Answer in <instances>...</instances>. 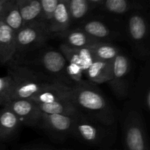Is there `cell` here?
<instances>
[{
	"instance_id": "5",
	"label": "cell",
	"mask_w": 150,
	"mask_h": 150,
	"mask_svg": "<svg viewBox=\"0 0 150 150\" xmlns=\"http://www.w3.org/2000/svg\"><path fill=\"white\" fill-rule=\"evenodd\" d=\"M7 65V74L13 79L11 100H32L45 84L50 83L40 75L14 60Z\"/></svg>"
},
{
	"instance_id": "9",
	"label": "cell",
	"mask_w": 150,
	"mask_h": 150,
	"mask_svg": "<svg viewBox=\"0 0 150 150\" xmlns=\"http://www.w3.org/2000/svg\"><path fill=\"white\" fill-rule=\"evenodd\" d=\"M131 69L130 57L125 53L120 51L113 60L112 76L108 83L114 95L119 100H124L130 95Z\"/></svg>"
},
{
	"instance_id": "25",
	"label": "cell",
	"mask_w": 150,
	"mask_h": 150,
	"mask_svg": "<svg viewBox=\"0 0 150 150\" xmlns=\"http://www.w3.org/2000/svg\"><path fill=\"white\" fill-rule=\"evenodd\" d=\"M88 48L91 50L95 60L101 61H113L121 51L115 45L108 42H98Z\"/></svg>"
},
{
	"instance_id": "1",
	"label": "cell",
	"mask_w": 150,
	"mask_h": 150,
	"mask_svg": "<svg viewBox=\"0 0 150 150\" xmlns=\"http://www.w3.org/2000/svg\"><path fill=\"white\" fill-rule=\"evenodd\" d=\"M70 100L83 115L108 127L115 125V110L95 84L84 80L72 86Z\"/></svg>"
},
{
	"instance_id": "13",
	"label": "cell",
	"mask_w": 150,
	"mask_h": 150,
	"mask_svg": "<svg viewBox=\"0 0 150 150\" xmlns=\"http://www.w3.org/2000/svg\"><path fill=\"white\" fill-rule=\"evenodd\" d=\"M4 107L11 110L22 125L38 127L42 112L39 110L37 103L32 100L13 99Z\"/></svg>"
},
{
	"instance_id": "31",
	"label": "cell",
	"mask_w": 150,
	"mask_h": 150,
	"mask_svg": "<svg viewBox=\"0 0 150 150\" xmlns=\"http://www.w3.org/2000/svg\"><path fill=\"white\" fill-rule=\"evenodd\" d=\"M0 22H1V18H0Z\"/></svg>"
},
{
	"instance_id": "14",
	"label": "cell",
	"mask_w": 150,
	"mask_h": 150,
	"mask_svg": "<svg viewBox=\"0 0 150 150\" xmlns=\"http://www.w3.org/2000/svg\"><path fill=\"white\" fill-rule=\"evenodd\" d=\"M71 87L59 83H48L32 99L39 104H48L59 101H70Z\"/></svg>"
},
{
	"instance_id": "7",
	"label": "cell",
	"mask_w": 150,
	"mask_h": 150,
	"mask_svg": "<svg viewBox=\"0 0 150 150\" xmlns=\"http://www.w3.org/2000/svg\"><path fill=\"white\" fill-rule=\"evenodd\" d=\"M48 28L41 23L24 26L16 33V52L13 60H18L26 54L40 49L51 39Z\"/></svg>"
},
{
	"instance_id": "17",
	"label": "cell",
	"mask_w": 150,
	"mask_h": 150,
	"mask_svg": "<svg viewBox=\"0 0 150 150\" xmlns=\"http://www.w3.org/2000/svg\"><path fill=\"white\" fill-rule=\"evenodd\" d=\"M59 50L63 54L67 62L80 66L83 69L84 73L95 60L91 50L87 48H71L61 43L59 47Z\"/></svg>"
},
{
	"instance_id": "16",
	"label": "cell",
	"mask_w": 150,
	"mask_h": 150,
	"mask_svg": "<svg viewBox=\"0 0 150 150\" xmlns=\"http://www.w3.org/2000/svg\"><path fill=\"white\" fill-rule=\"evenodd\" d=\"M16 52V33L4 22H0V64L13 60Z\"/></svg>"
},
{
	"instance_id": "8",
	"label": "cell",
	"mask_w": 150,
	"mask_h": 150,
	"mask_svg": "<svg viewBox=\"0 0 150 150\" xmlns=\"http://www.w3.org/2000/svg\"><path fill=\"white\" fill-rule=\"evenodd\" d=\"M75 27L79 28L98 42L112 43L113 41L125 38L124 27L114 26L109 19L103 18L88 17Z\"/></svg>"
},
{
	"instance_id": "10",
	"label": "cell",
	"mask_w": 150,
	"mask_h": 150,
	"mask_svg": "<svg viewBox=\"0 0 150 150\" xmlns=\"http://www.w3.org/2000/svg\"><path fill=\"white\" fill-rule=\"evenodd\" d=\"M78 116L73 117L41 113L38 127L43 129L54 139L63 141L67 137L72 136V132Z\"/></svg>"
},
{
	"instance_id": "18",
	"label": "cell",
	"mask_w": 150,
	"mask_h": 150,
	"mask_svg": "<svg viewBox=\"0 0 150 150\" xmlns=\"http://www.w3.org/2000/svg\"><path fill=\"white\" fill-rule=\"evenodd\" d=\"M113 61L95 60L89 68L86 70V76L88 81L93 84L108 83L112 76Z\"/></svg>"
},
{
	"instance_id": "27",
	"label": "cell",
	"mask_w": 150,
	"mask_h": 150,
	"mask_svg": "<svg viewBox=\"0 0 150 150\" xmlns=\"http://www.w3.org/2000/svg\"><path fill=\"white\" fill-rule=\"evenodd\" d=\"M13 79L10 75L0 77V105L4 107L11 100Z\"/></svg>"
},
{
	"instance_id": "15",
	"label": "cell",
	"mask_w": 150,
	"mask_h": 150,
	"mask_svg": "<svg viewBox=\"0 0 150 150\" xmlns=\"http://www.w3.org/2000/svg\"><path fill=\"white\" fill-rule=\"evenodd\" d=\"M73 27L67 0H59L48 30L51 38H60Z\"/></svg>"
},
{
	"instance_id": "19",
	"label": "cell",
	"mask_w": 150,
	"mask_h": 150,
	"mask_svg": "<svg viewBox=\"0 0 150 150\" xmlns=\"http://www.w3.org/2000/svg\"><path fill=\"white\" fill-rule=\"evenodd\" d=\"M59 38L62 40V43L76 48H88L98 42V41L77 27L70 28Z\"/></svg>"
},
{
	"instance_id": "26",
	"label": "cell",
	"mask_w": 150,
	"mask_h": 150,
	"mask_svg": "<svg viewBox=\"0 0 150 150\" xmlns=\"http://www.w3.org/2000/svg\"><path fill=\"white\" fill-rule=\"evenodd\" d=\"M59 0H40L41 14L38 23L48 28Z\"/></svg>"
},
{
	"instance_id": "4",
	"label": "cell",
	"mask_w": 150,
	"mask_h": 150,
	"mask_svg": "<svg viewBox=\"0 0 150 150\" xmlns=\"http://www.w3.org/2000/svg\"><path fill=\"white\" fill-rule=\"evenodd\" d=\"M143 111L130 100L122 114V127L125 150H149Z\"/></svg>"
},
{
	"instance_id": "30",
	"label": "cell",
	"mask_w": 150,
	"mask_h": 150,
	"mask_svg": "<svg viewBox=\"0 0 150 150\" xmlns=\"http://www.w3.org/2000/svg\"><path fill=\"white\" fill-rule=\"evenodd\" d=\"M8 1L9 0H0V18H1V16H2L6 7H7Z\"/></svg>"
},
{
	"instance_id": "2",
	"label": "cell",
	"mask_w": 150,
	"mask_h": 150,
	"mask_svg": "<svg viewBox=\"0 0 150 150\" xmlns=\"http://www.w3.org/2000/svg\"><path fill=\"white\" fill-rule=\"evenodd\" d=\"M14 61L40 75L50 83H59L69 87L74 86L67 78V62L59 50L45 45Z\"/></svg>"
},
{
	"instance_id": "12",
	"label": "cell",
	"mask_w": 150,
	"mask_h": 150,
	"mask_svg": "<svg viewBox=\"0 0 150 150\" xmlns=\"http://www.w3.org/2000/svg\"><path fill=\"white\" fill-rule=\"evenodd\" d=\"M130 102L142 111L150 110V69L149 60L142 67L136 84L132 91Z\"/></svg>"
},
{
	"instance_id": "23",
	"label": "cell",
	"mask_w": 150,
	"mask_h": 150,
	"mask_svg": "<svg viewBox=\"0 0 150 150\" xmlns=\"http://www.w3.org/2000/svg\"><path fill=\"white\" fill-rule=\"evenodd\" d=\"M1 20L15 33L24 26L16 0H9L7 7L1 16Z\"/></svg>"
},
{
	"instance_id": "21",
	"label": "cell",
	"mask_w": 150,
	"mask_h": 150,
	"mask_svg": "<svg viewBox=\"0 0 150 150\" xmlns=\"http://www.w3.org/2000/svg\"><path fill=\"white\" fill-rule=\"evenodd\" d=\"M24 26L38 23L41 14L40 0H16Z\"/></svg>"
},
{
	"instance_id": "6",
	"label": "cell",
	"mask_w": 150,
	"mask_h": 150,
	"mask_svg": "<svg viewBox=\"0 0 150 150\" xmlns=\"http://www.w3.org/2000/svg\"><path fill=\"white\" fill-rule=\"evenodd\" d=\"M114 127H108L81 114L76 117L72 136L89 145L105 146L114 142Z\"/></svg>"
},
{
	"instance_id": "24",
	"label": "cell",
	"mask_w": 150,
	"mask_h": 150,
	"mask_svg": "<svg viewBox=\"0 0 150 150\" xmlns=\"http://www.w3.org/2000/svg\"><path fill=\"white\" fill-rule=\"evenodd\" d=\"M37 105L41 112L47 114L76 117L81 114L70 101H59L48 104L37 103Z\"/></svg>"
},
{
	"instance_id": "20",
	"label": "cell",
	"mask_w": 150,
	"mask_h": 150,
	"mask_svg": "<svg viewBox=\"0 0 150 150\" xmlns=\"http://www.w3.org/2000/svg\"><path fill=\"white\" fill-rule=\"evenodd\" d=\"M21 125L19 119L11 110L2 107L0 109V141L10 139Z\"/></svg>"
},
{
	"instance_id": "3",
	"label": "cell",
	"mask_w": 150,
	"mask_h": 150,
	"mask_svg": "<svg viewBox=\"0 0 150 150\" xmlns=\"http://www.w3.org/2000/svg\"><path fill=\"white\" fill-rule=\"evenodd\" d=\"M147 10H136L127 15L123 23L125 38L134 54L144 61L149 60V23Z\"/></svg>"
},
{
	"instance_id": "29",
	"label": "cell",
	"mask_w": 150,
	"mask_h": 150,
	"mask_svg": "<svg viewBox=\"0 0 150 150\" xmlns=\"http://www.w3.org/2000/svg\"><path fill=\"white\" fill-rule=\"evenodd\" d=\"M21 150H53L48 147H44V146H27L24 147Z\"/></svg>"
},
{
	"instance_id": "11",
	"label": "cell",
	"mask_w": 150,
	"mask_h": 150,
	"mask_svg": "<svg viewBox=\"0 0 150 150\" xmlns=\"http://www.w3.org/2000/svg\"><path fill=\"white\" fill-rule=\"evenodd\" d=\"M149 1L146 0H103L97 10L111 17H126L136 10H147Z\"/></svg>"
},
{
	"instance_id": "28",
	"label": "cell",
	"mask_w": 150,
	"mask_h": 150,
	"mask_svg": "<svg viewBox=\"0 0 150 150\" xmlns=\"http://www.w3.org/2000/svg\"><path fill=\"white\" fill-rule=\"evenodd\" d=\"M66 73L67 78L73 85H76L84 81L83 79V76H84L83 70L79 65L67 62L66 67Z\"/></svg>"
},
{
	"instance_id": "22",
	"label": "cell",
	"mask_w": 150,
	"mask_h": 150,
	"mask_svg": "<svg viewBox=\"0 0 150 150\" xmlns=\"http://www.w3.org/2000/svg\"><path fill=\"white\" fill-rule=\"evenodd\" d=\"M67 3L72 26L83 22L94 11L89 0H67Z\"/></svg>"
}]
</instances>
